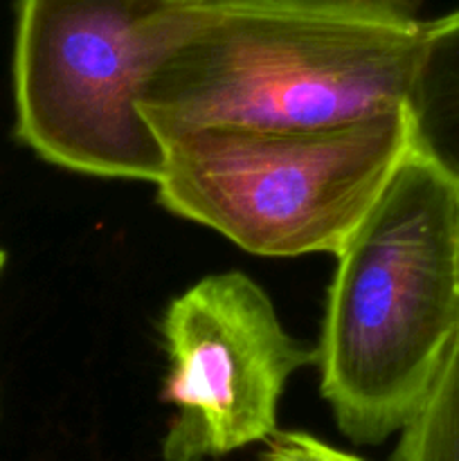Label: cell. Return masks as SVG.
Wrapping results in <instances>:
<instances>
[{
	"label": "cell",
	"instance_id": "cell-1",
	"mask_svg": "<svg viewBox=\"0 0 459 461\" xmlns=\"http://www.w3.org/2000/svg\"><path fill=\"white\" fill-rule=\"evenodd\" d=\"M421 0H192L140 95L160 131L328 129L405 111Z\"/></svg>",
	"mask_w": 459,
	"mask_h": 461
},
{
	"label": "cell",
	"instance_id": "cell-2",
	"mask_svg": "<svg viewBox=\"0 0 459 461\" xmlns=\"http://www.w3.org/2000/svg\"><path fill=\"white\" fill-rule=\"evenodd\" d=\"M457 196V185L410 151L336 255L315 365L354 444L399 435L453 342Z\"/></svg>",
	"mask_w": 459,
	"mask_h": 461
},
{
	"label": "cell",
	"instance_id": "cell-3",
	"mask_svg": "<svg viewBox=\"0 0 459 461\" xmlns=\"http://www.w3.org/2000/svg\"><path fill=\"white\" fill-rule=\"evenodd\" d=\"M156 135L160 207L259 257H336L412 151L405 111L328 129L207 124Z\"/></svg>",
	"mask_w": 459,
	"mask_h": 461
},
{
	"label": "cell",
	"instance_id": "cell-4",
	"mask_svg": "<svg viewBox=\"0 0 459 461\" xmlns=\"http://www.w3.org/2000/svg\"><path fill=\"white\" fill-rule=\"evenodd\" d=\"M192 0H18L16 138L76 174L158 183L165 147L140 95Z\"/></svg>",
	"mask_w": 459,
	"mask_h": 461
},
{
	"label": "cell",
	"instance_id": "cell-5",
	"mask_svg": "<svg viewBox=\"0 0 459 461\" xmlns=\"http://www.w3.org/2000/svg\"><path fill=\"white\" fill-rule=\"evenodd\" d=\"M166 376L160 401L176 410L165 461L220 459L266 444L284 390L315 365V347L284 329L273 300L241 270L207 275L169 302L160 322Z\"/></svg>",
	"mask_w": 459,
	"mask_h": 461
},
{
	"label": "cell",
	"instance_id": "cell-6",
	"mask_svg": "<svg viewBox=\"0 0 459 461\" xmlns=\"http://www.w3.org/2000/svg\"><path fill=\"white\" fill-rule=\"evenodd\" d=\"M405 117L414 156L459 187V9L428 21Z\"/></svg>",
	"mask_w": 459,
	"mask_h": 461
},
{
	"label": "cell",
	"instance_id": "cell-7",
	"mask_svg": "<svg viewBox=\"0 0 459 461\" xmlns=\"http://www.w3.org/2000/svg\"><path fill=\"white\" fill-rule=\"evenodd\" d=\"M392 461H459V327L435 378L400 428Z\"/></svg>",
	"mask_w": 459,
	"mask_h": 461
},
{
	"label": "cell",
	"instance_id": "cell-8",
	"mask_svg": "<svg viewBox=\"0 0 459 461\" xmlns=\"http://www.w3.org/2000/svg\"><path fill=\"white\" fill-rule=\"evenodd\" d=\"M256 461H367L304 430H277Z\"/></svg>",
	"mask_w": 459,
	"mask_h": 461
},
{
	"label": "cell",
	"instance_id": "cell-9",
	"mask_svg": "<svg viewBox=\"0 0 459 461\" xmlns=\"http://www.w3.org/2000/svg\"><path fill=\"white\" fill-rule=\"evenodd\" d=\"M457 268H459V196H457Z\"/></svg>",
	"mask_w": 459,
	"mask_h": 461
},
{
	"label": "cell",
	"instance_id": "cell-10",
	"mask_svg": "<svg viewBox=\"0 0 459 461\" xmlns=\"http://www.w3.org/2000/svg\"><path fill=\"white\" fill-rule=\"evenodd\" d=\"M4 264H7V252H4L3 248H0V273H3Z\"/></svg>",
	"mask_w": 459,
	"mask_h": 461
}]
</instances>
